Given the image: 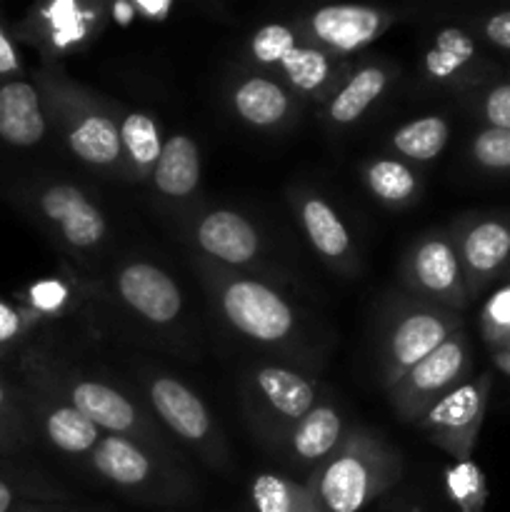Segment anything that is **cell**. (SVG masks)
I'll use <instances>...</instances> for the list:
<instances>
[{
  "label": "cell",
  "mask_w": 510,
  "mask_h": 512,
  "mask_svg": "<svg viewBox=\"0 0 510 512\" xmlns=\"http://www.w3.org/2000/svg\"><path fill=\"white\" fill-rule=\"evenodd\" d=\"M198 243L215 258L225 263H248L258 253V233L253 225L238 213L230 210H215L200 223Z\"/></svg>",
  "instance_id": "52a82bcc"
},
{
  "label": "cell",
  "mask_w": 510,
  "mask_h": 512,
  "mask_svg": "<svg viewBox=\"0 0 510 512\" xmlns=\"http://www.w3.org/2000/svg\"><path fill=\"white\" fill-rule=\"evenodd\" d=\"M470 153L478 165L488 170H510V130L485 128L475 135Z\"/></svg>",
  "instance_id": "f546056e"
},
{
  "label": "cell",
  "mask_w": 510,
  "mask_h": 512,
  "mask_svg": "<svg viewBox=\"0 0 510 512\" xmlns=\"http://www.w3.org/2000/svg\"><path fill=\"white\" fill-rule=\"evenodd\" d=\"M465 370V343L463 338H448L433 350L428 358L410 368V385L418 393H438L448 388Z\"/></svg>",
  "instance_id": "9a60e30c"
},
{
  "label": "cell",
  "mask_w": 510,
  "mask_h": 512,
  "mask_svg": "<svg viewBox=\"0 0 510 512\" xmlns=\"http://www.w3.org/2000/svg\"><path fill=\"white\" fill-rule=\"evenodd\" d=\"M65 300V288L55 280H45V283H38L33 290H30V303L38 310L48 313V310H55Z\"/></svg>",
  "instance_id": "e575fe53"
},
{
  "label": "cell",
  "mask_w": 510,
  "mask_h": 512,
  "mask_svg": "<svg viewBox=\"0 0 510 512\" xmlns=\"http://www.w3.org/2000/svg\"><path fill=\"white\" fill-rule=\"evenodd\" d=\"M340 435V418L330 408H315L300 420L293 435L295 453L303 460H318L335 445Z\"/></svg>",
  "instance_id": "603a6c76"
},
{
  "label": "cell",
  "mask_w": 510,
  "mask_h": 512,
  "mask_svg": "<svg viewBox=\"0 0 510 512\" xmlns=\"http://www.w3.org/2000/svg\"><path fill=\"white\" fill-rule=\"evenodd\" d=\"M485 400H488V378L475 383L458 385L450 390L435 408H430L428 425L448 440V448L460 458L470 453L480 420L485 415Z\"/></svg>",
  "instance_id": "7a4b0ae2"
},
{
  "label": "cell",
  "mask_w": 510,
  "mask_h": 512,
  "mask_svg": "<svg viewBox=\"0 0 510 512\" xmlns=\"http://www.w3.org/2000/svg\"><path fill=\"white\" fill-rule=\"evenodd\" d=\"M235 108L248 123L273 125L288 110V98L283 88L268 78H250L235 90Z\"/></svg>",
  "instance_id": "ac0fdd59"
},
{
  "label": "cell",
  "mask_w": 510,
  "mask_h": 512,
  "mask_svg": "<svg viewBox=\"0 0 510 512\" xmlns=\"http://www.w3.org/2000/svg\"><path fill=\"white\" fill-rule=\"evenodd\" d=\"M448 123L438 115H428V118H418L413 123L403 125L398 133L393 135L395 148L403 155L413 160H433L440 155V150L448 143Z\"/></svg>",
  "instance_id": "d4e9b609"
},
{
  "label": "cell",
  "mask_w": 510,
  "mask_h": 512,
  "mask_svg": "<svg viewBox=\"0 0 510 512\" xmlns=\"http://www.w3.org/2000/svg\"><path fill=\"white\" fill-rule=\"evenodd\" d=\"M73 408L80 410L85 418L98 428H108L113 433L133 428L135 410L128 400L115 390L105 388L98 383H78L70 393Z\"/></svg>",
  "instance_id": "7c38bea8"
},
{
  "label": "cell",
  "mask_w": 510,
  "mask_h": 512,
  "mask_svg": "<svg viewBox=\"0 0 510 512\" xmlns=\"http://www.w3.org/2000/svg\"><path fill=\"white\" fill-rule=\"evenodd\" d=\"M315 35L330 48L343 50H358L368 45L380 30V13L370 8H360V5H330V8L318 10L310 18Z\"/></svg>",
  "instance_id": "8992f818"
},
{
  "label": "cell",
  "mask_w": 510,
  "mask_h": 512,
  "mask_svg": "<svg viewBox=\"0 0 510 512\" xmlns=\"http://www.w3.org/2000/svg\"><path fill=\"white\" fill-rule=\"evenodd\" d=\"M68 145L85 163L105 165L118 158L123 140H120V133L108 118L90 115V118H83L70 130Z\"/></svg>",
  "instance_id": "e0dca14e"
},
{
  "label": "cell",
  "mask_w": 510,
  "mask_h": 512,
  "mask_svg": "<svg viewBox=\"0 0 510 512\" xmlns=\"http://www.w3.org/2000/svg\"><path fill=\"white\" fill-rule=\"evenodd\" d=\"M370 473L355 455L335 460L320 480V500L328 512H358L368 503Z\"/></svg>",
  "instance_id": "30bf717a"
},
{
  "label": "cell",
  "mask_w": 510,
  "mask_h": 512,
  "mask_svg": "<svg viewBox=\"0 0 510 512\" xmlns=\"http://www.w3.org/2000/svg\"><path fill=\"white\" fill-rule=\"evenodd\" d=\"M253 500L260 512H315L308 495L278 475H260L253 485Z\"/></svg>",
  "instance_id": "484cf974"
},
{
  "label": "cell",
  "mask_w": 510,
  "mask_h": 512,
  "mask_svg": "<svg viewBox=\"0 0 510 512\" xmlns=\"http://www.w3.org/2000/svg\"><path fill=\"white\" fill-rule=\"evenodd\" d=\"M475 58V40L460 28L440 30L435 45L425 55V68L433 78L445 80L468 68Z\"/></svg>",
  "instance_id": "ffe728a7"
},
{
  "label": "cell",
  "mask_w": 510,
  "mask_h": 512,
  "mask_svg": "<svg viewBox=\"0 0 510 512\" xmlns=\"http://www.w3.org/2000/svg\"><path fill=\"white\" fill-rule=\"evenodd\" d=\"M385 88V73L380 68H365L360 73H355L350 78V83L345 85L338 93V98L330 105V115L338 123H353L360 115L368 110V105L383 93Z\"/></svg>",
  "instance_id": "cb8c5ba5"
},
{
  "label": "cell",
  "mask_w": 510,
  "mask_h": 512,
  "mask_svg": "<svg viewBox=\"0 0 510 512\" xmlns=\"http://www.w3.org/2000/svg\"><path fill=\"white\" fill-rule=\"evenodd\" d=\"M20 333H23V318H20V313L8 300H0V348L13 343Z\"/></svg>",
  "instance_id": "8d00e7d4"
},
{
  "label": "cell",
  "mask_w": 510,
  "mask_h": 512,
  "mask_svg": "<svg viewBox=\"0 0 510 512\" xmlns=\"http://www.w3.org/2000/svg\"><path fill=\"white\" fill-rule=\"evenodd\" d=\"M223 310L240 333L255 340H280L293 328V313L280 295L255 280H238L223 295Z\"/></svg>",
  "instance_id": "6da1fadb"
},
{
  "label": "cell",
  "mask_w": 510,
  "mask_h": 512,
  "mask_svg": "<svg viewBox=\"0 0 510 512\" xmlns=\"http://www.w3.org/2000/svg\"><path fill=\"white\" fill-rule=\"evenodd\" d=\"M495 363H498L500 370H505V373L510 375V340L508 343H503V348L495 353Z\"/></svg>",
  "instance_id": "60d3db41"
},
{
  "label": "cell",
  "mask_w": 510,
  "mask_h": 512,
  "mask_svg": "<svg viewBox=\"0 0 510 512\" xmlns=\"http://www.w3.org/2000/svg\"><path fill=\"white\" fill-rule=\"evenodd\" d=\"M200 180V158L198 148L185 135H173L160 150L158 165H155V185L160 193L183 198L195 190Z\"/></svg>",
  "instance_id": "8fae6325"
},
{
  "label": "cell",
  "mask_w": 510,
  "mask_h": 512,
  "mask_svg": "<svg viewBox=\"0 0 510 512\" xmlns=\"http://www.w3.org/2000/svg\"><path fill=\"white\" fill-rule=\"evenodd\" d=\"M283 65V70L288 73V78L293 80V85L303 90H315L318 85H323V80L328 78V60L323 53L308 48H298V45H290L278 60Z\"/></svg>",
  "instance_id": "83f0119b"
},
{
  "label": "cell",
  "mask_w": 510,
  "mask_h": 512,
  "mask_svg": "<svg viewBox=\"0 0 510 512\" xmlns=\"http://www.w3.org/2000/svg\"><path fill=\"white\" fill-rule=\"evenodd\" d=\"M120 140H123L125 150L130 158L140 165H150L160 158V135L153 120L143 113H133L125 118L123 128H120Z\"/></svg>",
  "instance_id": "4316f807"
},
{
  "label": "cell",
  "mask_w": 510,
  "mask_h": 512,
  "mask_svg": "<svg viewBox=\"0 0 510 512\" xmlns=\"http://www.w3.org/2000/svg\"><path fill=\"white\" fill-rule=\"evenodd\" d=\"M415 273L430 293H453L460 283V263L445 240H428L415 255Z\"/></svg>",
  "instance_id": "d6986e66"
},
{
  "label": "cell",
  "mask_w": 510,
  "mask_h": 512,
  "mask_svg": "<svg viewBox=\"0 0 510 512\" xmlns=\"http://www.w3.org/2000/svg\"><path fill=\"white\" fill-rule=\"evenodd\" d=\"M138 8L143 10V13H148V15H163V13H168L170 5L168 3H163V5H143V3H140Z\"/></svg>",
  "instance_id": "b9f144b4"
},
{
  "label": "cell",
  "mask_w": 510,
  "mask_h": 512,
  "mask_svg": "<svg viewBox=\"0 0 510 512\" xmlns=\"http://www.w3.org/2000/svg\"><path fill=\"white\" fill-rule=\"evenodd\" d=\"M483 33L488 43H493L495 48L510 50V10L490 15L483 25Z\"/></svg>",
  "instance_id": "d590c367"
},
{
  "label": "cell",
  "mask_w": 510,
  "mask_h": 512,
  "mask_svg": "<svg viewBox=\"0 0 510 512\" xmlns=\"http://www.w3.org/2000/svg\"><path fill=\"white\" fill-rule=\"evenodd\" d=\"M303 223L308 230L310 243L315 245V250H320L328 258H340V255L348 250L350 238L345 225L340 223V218L335 215V210L330 208L323 200L313 198L305 203L303 208Z\"/></svg>",
  "instance_id": "44dd1931"
},
{
  "label": "cell",
  "mask_w": 510,
  "mask_h": 512,
  "mask_svg": "<svg viewBox=\"0 0 510 512\" xmlns=\"http://www.w3.org/2000/svg\"><path fill=\"white\" fill-rule=\"evenodd\" d=\"M290 45H295L293 33H290L285 25L275 23V25H265V28H260L258 33L253 35L250 50H253V55L260 60V63L270 65V63H278L280 55H283Z\"/></svg>",
  "instance_id": "1f68e13d"
},
{
  "label": "cell",
  "mask_w": 510,
  "mask_h": 512,
  "mask_svg": "<svg viewBox=\"0 0 510 512\" xmlns=\"http://www.w3.org/2000/svg\"><path fill=\"white\" fill-rule=\"evenodd\" d=\"M150 398H153V405L160 413V418H163L165 423H168V428L175 430L180 438L200 440L208 435V413H205L203 403H200L188 388H183V385L175 383V380L170 378H160L155 380L153 388H150Z\"/></svg>",
  "instance_id": "9c48e42d"
},
{
  "label": "cell",
  "mask_w": 510,
  "mask_h": 512,
  "mask_svg": "<svg viewBox=\"0 0 510 512\" xmlns=\"http://www.w3.org/2000/svg\"><path fill=\"white\" fill-rule=\"evenodd\" d=\"M20 73V55L15 50L13 38L8 35V30L0 23V75L10 78V75Z\"/></svg>",
  "instance_id": "74e56055"
},
{
  "label": "cell",
  "mask_w": 510,
  "mask_h": 512,
  "mask_svg": "<svg viewBox=\"0 0 510 512\" xmlns=\"http://www.w3.org/2000/svg\"><path fill=\"white\" fill-rule=\"evenodd\" d=\"M15 428H18V423L13 420V398H10L8 383L0 378V445L8 443Z\"/></svg>",
  "instance_id": "f35d334b"
},
{
  "label": "cell",
  "mask_w": 510,
  "mask_h": 512,
  "mask_svg": "<svg viewBox=\"0 0 510 512\" xmlns=\"http://www.w3.org/2000/svg\"><path fill=\"white\" fill-rule=\"evenodd\" d=\"M258 388L263 390L268 403L285 418L303 420L313 410V388H310L308 380L290 373V370L263 368L258 373Z\"/></svg>",
  "instance_id": "5bb4252c"
},
{
  "label": "cell",
  "mask_w": 510,
  "mask_h": 512,
  "mask_svg": "<svg viewBox=\"0 0 510 512\" xmlns=\"http://www.w3.org/2000/svg\"><path fill=\"white\" fill-rule=\"evenodd\" d=\"M450 490H453L455 500L463 505L465 510L473 512L483 505L485 498V485H483V475L475 465L463 463L460 468H455L450 473Z\"/></svg>",
  "instance_id": "4dcf8cb0"
},
{
  "label": "cell",
  "mask_w": 510,
  "mask_h": 512,
  "mask_svg": "<svg viewBox=\"0 0 510 512\" xmlns=\"http://www.w3.org/2000/svg\"><path fill=\"white\" fill-rule=\"evenodd\" d=\"M483 325L485 335L490 340H500L508 343L510 340V285L500 288L493 298L488 300L483 310Z\"/></svg>",
  "instance_id": "d6a6232c"
},
{
  "label": "cell",
  "mask_w": 510,
  "mask_h": 512,
  "mask_svg": "<svg viewBox=\"0 0 510 512\" xmlns=\"http://www.w3.org/2000/svg\"><path fill=\"white\" fill-rule=\"evenodd\" d=\"M510 260V223L488 218L468 228L463 238V263L473 283H485Z\"/></svg>",
  "instance_id": "ba28073f"
},
{
  "label": "cell",
  "mask_w": 510,
  "mask_h": 512,
  "mask_svg": "<svg viewBox=\"0 0 510 512\" xmlns=\"http://www.w3.org/2000/svg\"><path fill=\"white\" fill-rule=\"evenodd\" d=\"M448 340V325L435 315H410L393 333V358L403 368H415Z\"/></svg>",
  "instance_id": "4fadbf2b"
},
{
  "label": "cell",
  "mask_w": 510,
  "mask_h": 512,
  "mask_svg": "<svg viewBox=\"0 0 510 512\" xmlns=\"http://www.w3.org/2000/svg\"><path fill=\"white\" fill-rule=\"evenodd\" d=\"M370 190H373L378 198L390 200V203H398L413 195L415 190V178L403 163H395V160H380L370 168L368 173Z\"/></svg>",
  "instance_id": "f1b7e54d"
},
{
  "label": "cell",
  "mask_w": 510,
  "mask_h": 512,
  "mask_svg": "<svg viewBox=\"0 0 510 512\" xmlns=\"http://www.w3.org/2000/svg\"><path fill=\"white\" fill-rule=\"evenodd\" d=\"M483 115L488 128L510 130V83H498L485 93Z\"/></svg>",
  "instance_id": "836d02e7"
},
{
  "label": "cell",
  "mask_w": 510,
  "mask_h": 512,
  "mask_svg": "<svg viewBox=\"0 0 510 512\" xmlns=\"http://www.w3.org/2000/svg\"><path fill=\"white\" fill-rule=\"evenodd\" d=\"M45 433H48L50 443L65 453H85V450L93 448L95 440H100L98 425L90 423L73 405L50 410L48 418H45Z\"/></svg>",
  "instance_id": "7402d4cb"
},
{
  "label": "cell",
  "mask_w": 510,
  "mask_h": 512,
  "mask_svg": "<svg viewBox=\"0 0 510 512\" xmlns=\"http://www.w3.org/2000/svg\"><path fill=\"white\" fill-rule=\"evenodd\" d=\"M93 463L100 473L118 485H138L150 475V463L133 443L123 438H105L95 448Z\"/></svg>",
  "instance_id": "2e32d148"
},
{
  "label": "cell",
  "mask_w": 510,
  "mask_h": 512,
  "mask_svg": "<svg viewBox=\"0 0 510 512\" xmlns=\"http://www.w3.org/2000/svg\"><path fill=\"white\" fill-rule=\"evenodd\" d=\"M15 503V488L5 478H0V512H10Z\"/></svg>",
  "instance_id": "ab89813d"
},
{
  "label": "cell",
  "mask_w": 510,
  "mask_h": 512,
  "mask_svg": "<svg viewBox=\"0 0 510 512\" xmlns=\"http://www.w3.org/2000/svg\"><path fill=\"white\" fill-rule=\"evenodd\" d=\"M118 288L125 303L153 323H168L180 313L178 285L155 265H128L120 273Z\"/></svg>",
  "instance_id": "277c9868"
},
{
  "label": "cell",
  "mask_w": 510,
  "mask_h": 512,
  "mask_svg": "<svg viewBox=\"0 0 510 512\" xmlns=\"http://www.w3.org/2000/svg\"><path fill=\"white\" fill-rule=\"evenodd\" d=\"M38 210L75 248H90L105 233L100 210L73 185H50L38 195Z\"/></svg>",
  "instance_id": "3957f363"
},
{
  "label": "cell",
  "mask_w": 510,
  "mask_h": 512,
  "mask_svg": "<svg viewBox=\"0 0 510 512\" xmlns=\"http://www.w3.org/2000/svg\"><path fill=\"white\" fill-rule=\"evenodd\" d=\"M45 138V115L40 95L28 80L0 83V143L10 148H33Z\"/></svg>",
  "instance_id": "5b68a950"
}]
</instances>
